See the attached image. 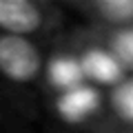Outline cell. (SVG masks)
<instances>
[{
    "mask_svg": "<svg viewBox=\"0 0 133 133\" xmlns=\"http://www.w3.org/2000/svg\"><path fill=\"white\" fill-rule=\"evenodd\" d=\"M47 78L60 91H69L84 84V73H82L80 60L73 56H53L47 64Z\"/></svg>",
    "mask_w": 133,
    "mask_h": 133,
    "instance_id": "cell-5",
    "label": "cell"
},
{
    "mask_svg": "<svg viewBox=\"0 0 133 133\" xmlns=\"http://www.w3.org/2000/svg\"><path fill=\"white\" fill-rule=\"evenodd\" d=\"M100 109V93L91 84H80L76 89L62 91L56 100V111L64 122L80 124Z\"/></svg>",
    "mask_w": 133,
    "mask_h": 133,
    "instance_id": "cell-3",
    "label": "cell"
},
{
    "mask_svg": "<svg viewBox=\"0 0 133 133\" xmlns=\"http://www.w3.org/2000/svg\"><path fill=\"white\" fill-rule=\"evenodd\" d=\"M80 66L84 78L98 84H115L122 80V64L113 58L111 51L104 49H89L80 58Z\"/></svg>",
    "mask_w": 133,
    "mask_h": 133,
    "instance_id": "cell-4",
    "label": "cell"
},
{
    "mask_svg": "<svg viewBox=\"0 0 133 133\" xmlns=\"http://www.w3.org/2000/svg\"><path fill=\"white\" fill-rule=\"evenodd\" d=\"M111 102H113V109L118 111L120 118L133 122V82H122L115 87Z\"/></svg>",
    "mask_w": 133,
    "mask_h": 133,
    "instance_id": "cell-7",
    "label": "cell"
},
{
    "mask_svg": "<svg viewBox=\"0 0 133 133\" xmlns=\"http://www.w3.org/2000/svg\"><path fill=\"white\" fill-rule=\"evenodd\" d=\"M42 24V9L31 0H0V31L7 36H29Z\"/></svg>",
    "mask_w": 133,
    "mask_h": 133,
    "instance_id": "cell-2",
    "label": "cell"
},
{
    "mask_svg": "<svg viewBox=\"0 0 133 133\" xmlns=\"http://www.w3.org/2000/svg\"><path fill=\"white\" fill-rule=\"evenodd\" d=\"M93 9L107 22L124 24L133 20V0H100L93 5Z\"/></svg>",
    "mask_w": 133,
    "mask_h": 133,
    "instance_id": "cell-6",
    "label": "cell"
},
{
    "mask_svg": "<svg viewBox=\"0 0 133 133\" xmlns=\"http://www.w3.org/2000/svg\"><path fill=\"white\" fill-rule=\"evenodd\" d=\"M111 53L120 64H133V29H122L111 40Z\"/></svg>",
    "mask_w": 133,
    "mask_h": 133,
    "instance_id": "cell-8",
    "label": "cell"
},
{
    "mask_svg": "<svg viewBox=\"0 0 133 133\" xmlns=\"http://www.w3.org/2000/svg\"><path fill=\"white\" fill-rule=\"evenodd\" d=\"M42 71L38 47L22 36H0V73L11 82H31Z\"/></svg>",
    "mask_w": 133,
    "mask_h": 133,
    "instance_id": "cell-1",
    "label": "cell"
}]
</instances>
